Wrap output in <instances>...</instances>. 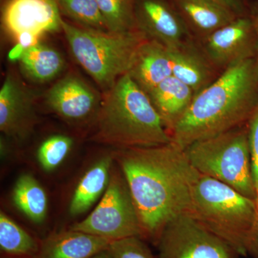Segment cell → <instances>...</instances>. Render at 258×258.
Wrapping results in <instances>:
<instances>
[{
	"label": "cell",
	"mask_w": 258,
	"mask_h": 258,
	"mask_svg": "<svg viewBox=\"0 0 258 258\" xmlns=\"http://www.w3.org/2000/svg\"><path fill=\"white\" fill-rule=\"evenodd\" d=\"M112 155L128 184L143 239L156 244L168 222L191 212L194 191L201 174L184 149L173 142L117 149Z\"/></svg>",
	"instance_id": "obj_1"
},
{
	"label": "cell",
	"mask_w": 258,
	"mask_h": 258,
	"mask_svg": "<svg viewBox=\"0 0 258 258\" xmlns=\"http://www.w3.org/2000/svg\"><path fill=\"white\" fill-rule=\"evenodd\" d=\"M258 66L246 59L224 70L191 105L171 132L172 142L185 149L248 123L258 109Z\"/></svg>",
	"instance_id": "obj_2"
},
{
	"label": "cell",
	"mask_w": 258,
	"mask_h": 258,
	"mask_svg": "<svg viewBox=\"0 0 258 258\" xmlns=\"http://www.w3.org/2000/svg\"><path fill=\"white\" fill-rule=\"evenodd\" d=\"M92 140L116 149L151 147L172 139L147 93L128 74L104 92Z\"/></svg>",
	"instance_id": "obj_3"
},
{
	"label": "cell",
	"mask_w": 258,
	"mask_h": 258,
	"mask_svg": "<svg viewBox=\"0 0 258 258\" xmlns=\"http://www.w3.org/2000/svg\"><path fill=\"white\" fill-rule=\"evenodd\" d=\"M242 257L258 258V204L223 183L200 175L189 213Z\"/></svg>",
	"instance_id": "obj_4"
},
{
	"label": "cell",
	"mask_w": 258,
	"mask_h": 258,
	"mask_svg": "<svg viewBox=\"0 0 258 258\" xmlns=\"http://www.w3.org/2000/svg\"><path fill=\"white\" fill-rule=\"evenodd\" d=\"M61 26L75 60L103 92L128 74L139 47L148 39L138 30L123 33L93 31L63 19Z\"/></svg>",
	"instance_id": "obj_5"
},
{
	"label": "cell",
	"mask_w": 258,
	"mask_h": 258,
	"mask_svg": "<svg viewBox=\"0 0 258 258\" xmlns=\"http://www.w3.org/2000/svg\"><path fill=\"white\" fill-rule=\"evenodd\" d=\"M184 150L190 162L200 174L257 201L247 125L198 141Z\"/></svg>",
	"instance_id": "obj_6"
},
{
	"label": "cell",
	"mask_w": 258,
	"mask_h": 258,
	"mask_svg": "<svg viewBox=\"0 0 258 258\" xmlns=\"http://www.w3.org/2000/svg\"><path fill=\"white\" fill-rule=\"evenodd\" d=\"M69 229L110 242L132 237L143 238L137 209L118 166L113 167L108 188L94 210Z\"/></svg>",
	"instance_id": "obj_7"
},
{
	"label": "cell",
	"mask_w": 258,
	"mask_h": 258,
	"mask_svg": "<svg viewBox=\"0 0 258 258\" xmlns=\"http://www.w3.org/2000/svg\"><path fill=\"white\" fill-rule=\"evenodd\" d=\"M156 245L157 258H239L228 244L200 225L189 214L173 219Z\"/></svg>",
	"instance_id": "obj_8"
},
{
	"label": "cell",
	"mask_w": 258,
	"mask_h": 258,
	"mask_svg": "<svg viewBox=\"0 0 258 258\" xmlns=\"http://www.w3.org/2000/svg\"><path fill=\"white\" fill-rule=\"evenodd\" d=\"M134 19L137 30L166 48L189 41L191 32L171 0H136Z\"/></svg>",
	"instance_id": "obj_9"
},
{
	"label": "cell",
	"mask_w": 258,
	"mask_h": 258,
	"mask_svg": "<svg viewBox=\"0 0 258 258\" xmlns=\"http://www.w3.org/2000/svg\"><path fill=\"white\" fill-rule=\"evenodd\" d=\"M62 20L57 0H8L3 8V25L18 38L62 30Z\"/></svg>",
	"instance_id": "obj_10"
},
{
	"label": "cell",
	"mask_w": 258,
	"mask_h": 258,
	"mask_svg": "<svg viewBox=\"0 0 258 258\" xmlns=\"http://www.w3.org/2000/svg\"><path fill=\"white\" fill-rule=\"evenodd\" d=\"M35 97L16 75L8 73L0 90V131L7 137L23 140L36 120Z\"/></svg>",
	"instance_id": "obj_11"
},
{
	"label": "cell",
	"mask_w": 258,
	"mask_h": 258,
	"mask_svg": "<svg viewBox=\"0 0 258 258\" xmlns=\"http://www.w3.org/2000/svg\"><path fill=\"white\" fill-rule=\"evenodd\" d=\"M46 103L51 111L71 123H82L97 113L101 100L87 83L74 75L56 82L48 90Z\"/></svg>",
	"instance_id": "obj_12"
},
{
	"label": "cell",
	"mask_w": 258,
	"mask_h": 258,
	"mask_svg": "<svg viewBox=\"0 0 258 258\" xmlns=\"http://www.w3.org/2000/svg\"><path fill=\"white\" fill-rule=\"evenodd\" d=\"M255 33L251 17H237L204 38V52L214 66L227 69L251 58L250 43Z\"/></svg>",
	"instance_id": "obj_13"
},
{
	"label": "cell",
	"mask_w": 258,
	"mask_h": 258,
	"mask_svg": "<svg viewBox=\"0 0 258 258\" xmlns=\"http://www.w3.org/2000/svg\"><path fill=\"white\" fill-rule=\"evenodd\" d=\"M127 74L148 94L173 76L169 49L147 39L139 47Z\"/></svg>",
	"instance_id": "obj_14"
},
{
	"label": "cell",
	"mask_w": 258,
	"mask_h": 258,
	"mask_svg": "<svg viewBox=\"0 0 258 258\" xmlns=\"http://www.w3.org/2000/svg\"><path fill=\"white\" fill-rule=\"evenodd\" d=\"M111 242L71 229L57 231L41 240L35 258H90L108 249Z\"/></svg>",
	"instance_id": "obj_15"
},
{
	"label": "cell",
	"mask_w": 258,
	"mask_h": 258,
	"mask_svg": "<svg viewBox=\"0 0 258 258\" xmlns=\"http://www.w3.org/2000/svg\"><path fill=\"white\" fill-rule=\"evenodd\" d=\"M171 2L190 31L203 38L241 16L216 0Z\"/></svg>",
	"instance_id": "obj_16"
},
{
	"label": "cell",
	"mask_w": 258,
	"mask_h": 258,
	"mask_svg": "<svg viewBox=\"0 0 258 258\" xmlns=\"http://www.w3.org/2000/svg\"><path fill=\"white\" fill-rule=\"evenodd\" d=\"M169 50L173 76L189 86L195 96L216 80L213 64L189 41Z\"/></svg>",
	"instance_id": "obj_17"
},
{
	"label": "cell",
	"mask_w": 258,
	"mask_h": 258,
	"mask_svg": "<svg viewBox=\"0 0 258 258\" xmlns=\"http://www.w3.org/2000/svg\"><path fill=\"white\" fill-rule=\"evenodd\" d=\"M147 95L169 134L187 111L195 96L189 86L173 76Z\"/></svg>",
	"instance_id": "obj_18"
},
{
	"label": "cell",
	"mask_w": 258,
	"mask_h": 258,
	"mask_svg": "<svg viewBox=\"0 0 258 258\" xmlns=\"http://www.w3.org/2000/svg\"><path fill=\"white\" fill-rule=\"evenodd\" d=\"M114 159L113 155L100 159L80 180L70 204L69 212L78 216L88 211L106 191L111 179Z\"/></svg>",
	"instance_id": "obj_19"
},
{
	"label": "cell",
	"mask_w": 258,
	"mask_h": 258,
	"mask_svg": "<svg viewBox=\"0 0 258 258\" xmlns=\"http://www.w3.org/2000/svg\"><path fill=\"white\" fill-rule=\"evenodd\" d=\"M22 72L35 83L49 82L64 69L63 57L55 49L37 42L25 49L20 59Z\"/></svg>",
	"instance_id": "obj_20"
},
{
	"label": "cell",
	"mask_w": 258,
	"mask_h": 258,
	"mask_svg": "<svg viewBox=\"0 0 258 258\" xmlns=\"http://www.w3.org/2000/svg\"><path fill=\"white\" fill-rule=\"evenodd\" d=\"M13 202L30 221L40 225L45 221L47 198L45 189L30 174L18 178L13 188Z\"/></svg>",
	"instance_id": "obj_21"
},
{
	"label": "cell",
	"mask_w": 258,
	"mask_h": 258,
	"mask_svg": "<svg viewBox=\"0 0 258 258\" xmlns=\"http://www.w3.org/2000/svg\"><path fill=\"white\" fill-rule=\"evenodd\" d=\"M41 240L35 238L3 212L0 213V249L8 258H35Z\"/></svg>",
	"instance_id": "obj_22"
},
{
	"label": "cell",
	"mask_w": 258,
	"mask_h": 258,
	"mask_svg": "<svg viewBox=\"0 0 258 258\" xmlns=\"http://www.w3.org/2000/svg\"><path fill=\"white\" fill-rule=\"evenodd\" d=\"M61 16L78 26L98 32H108L96 0H57Z\"/></svg>",
	"instance_id": "obj_23"
},
{
	"label": "cell",
	"mask_w": 258,
	"mask_h": 258,
	"mask_svg": "<svg viewBox=\"0 0 258 258\" xmlns=\"http://www.w3.org/2000/svg\"><path fill=\"white\" fill-rule=\"evenodd\" d=\"M108 32L123 33L136 28L134 5L136 0H96Z\"/></svg>",
	"instance_id": "obj_24"
},
{
	"label": "cell",
	"mask_w": 258,
	"mask_h": 258,
	"mask_svg": "<svg viewBox=\"0 0 258 258\" xmlns=\"http://www.w3.org/2000/svg\"><path fill=\"white\" fill-rule=\"evenodd\" d=\"M74 145V141L68 136H51L40 144L37 158L42 169L52 171L57 169L68 157Z\"/></svg>",
	"instance_id": "obj_25"
},
{
	"label": "cell",
	"mask_w": 258,
	"mask_h": 258,
	"mask_svg": "<svg viewBox=\"0 0 258 258\" xmlns=\"http://www.w3.org/2000/svg\"><path fill=\"white\" fill-rule=\"evenodd\" d=\"M108 251L112 258H156L145 240L139 237L113 241Z\"/></svg>",
	"instance_id": "obj_26"
},
{
	"label": "cell",
	"mask_w": 258,
	"mask_h": 258,
	"mask_svg": "<svg viewBox=\"0 0 258 258\" xmlns=\"http://www.w3.org/2000/svg\"><path fill=\"white\" fill-rule=\"evenodd\" d=\"M251 168L258 204V109L247 123Z\"/></svg>",
	"instance_id": "obj_27"
},
{
	"label": "cell",
	"mask_w": 258,
	"mask_h": 258,
	"mask_svg": "<svg viewBox=\"0 0 258 258\" xmlns=\"http://www.w3.org/2000/svg\"><path fill=\"white\" fill-rule=\"evenodd\" d=\"M221 4L230 8L238 15H244V6L242 0H216Z\"/></svg>",
	"instance_id": "obj_28"
},
{
	"label": "cell",
	"mask_w": 258,
	"mask_h": 258,
	"mask_svg": "<svg viewBox=\"0 0 258 258\" xmlns=\"http://www.w3.org/2000/svg\"><path fill=\"white\" fill-rule=\"evenodd\" d=\"M250 17L252 18V22H253L254 32H255L256 49H257L258 56V4L254 7L252 15H251Z\"/></svg>",
	"instance_id": "obj_29"
},
{
	"label": "cell",
	"mask_w": 258,
	"mask_h": 258,
	"mask_svg": "<svg viewBox=\"0 0 258 258\" xmlns=\"http://www.w3.org/2000/svg\"><path fill=\"white\" fill-rule=\"evenodd\" d=\"M90 258H112L111 254H110L109 251H108V249H106V250L102 251V252H99V253L95 254L93 257Z\"/></svg>",
	"instance_id": "obj_30"
}]
</instances>
